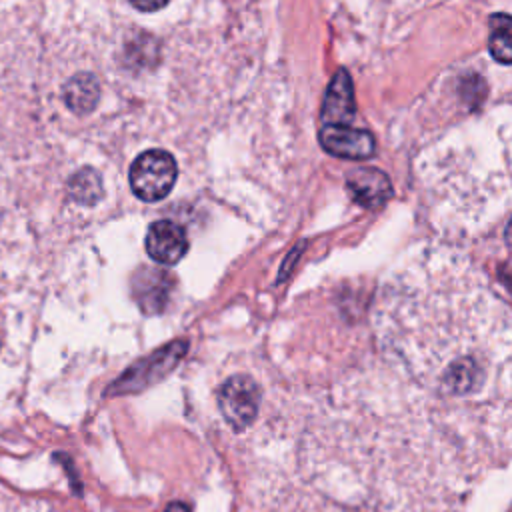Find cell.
<instances>
[{"mask_svg":"<svg viewBox=\"0 0 512 512\" xmlns=\"http://www.w3.org/2000/svg\"><path fill=\"white\" fill-rule=\"evenodd\" d=\"M178 176L176 160L166 150H146L138 154L128 170V182L136 198L158 202L170 194Z\"/></svg>","mask_w":512,"mask_h":512,"instance_id":"6da1fadb","label":"cell"},{"mask_svg":"<svg viewBox=\"0 0 512 512\" xmlns=\"http://www.w3.org/2000/svg\"><path fill=\"white\" fill-rule=\"evenodd\" d=\"M186 348H188L186 340H174V342L166 344L164 348L156 350L154 354L138 360L128 370H124L118 380H114L108 386L106 394H114V396L130 394V392H138L142 388L152 386L154 382L164 378L168 372H172V368L186 354Z\"/></svg>","mask_w":512,"mask_h":512,"instance_id":"7a4b0ae2","label":"cell"},{"mask_svg":"<svg viewBox=\"0 0 512 512\" xmlns=\"http://www.w3.org/2000/svg\"><path fill=\"white\" fill-rule=\"evenodd\" d=\"M260 398V386L250 376L234 374L218 390V408L226 424L232 430L242 432L258 416Z\"/></svg>","mask_w":512,"mask_h":512,"instance_id":"3957f363","label":"cell"},{"mask_svg":"<svg viewBox=\"0 0 512 512\" xmlns=\"http://www.w3.org/2000/svg\"><path fill=\"white\" fill-rule=\"evenodd\" d=\"M318 140L328 154L346 160H364L376 150L374 136L350 124H322Z\"/></svg>","mask_w":512,"mask_h":512,"instance_id":"277c9868","label":"cell"},{"mask_svg":"<svg viewBox=\"0 0 512 512\" xmlns=\"http://www.w3.org/2000/svg\"><path fill=\"white\" fill-rule=\"evenodd\" d=\"M174 278L156 266H140L132 276V296L142 312L158 314L166 308Z\"/></svg>","mask_w":512,"mask_h":512,"instance_id":"5b68a950","label":"cell"},{"mask_svg":"<svg viewBox=\"0 0 512 512\" xmlns=\"http://www.w3.org/2000/svg\"><path fill=\"white\" fill-rule=\"evenodd\" d=\"M144 246L154 262L172 266L188 252V236L180 224L172 220H156L148 228Z\"/></svg>","mask_w":512,"mask_h":512,"instance_id":"8992f818","label":"cell"},{"mask_svg":"<svg viewBox=\"0 0 512 512\" xmlns=\"http://www.w3.org/2000/svg\"><path fill=\"white\" fill-rule=\"evenodd\" d=\"M346 190L352 200L364 208H380L392 196L390 178L372 166L352 168L346 174Z\"/></svg>","mask_w":512,"mask_h":512,"instance_id":"52a82bcc","label":"cell"},{"mask_svg":"<svg viewBox=\"0 0 512 512\" xmlns=\"http://www.w3.org/2000/svg\"><path fill=\"white\" fill-rule=\"evenodd\" d=\"M356 114L354 86L346 70H338L326 90L322 104V124H350Z\"/></svg>","mask_w":512,"mask_h":512,"instance_id":"ba28073f","label":"cell"},{"mask_svg":"<svg viewBox=\"0 0 512 512\" xmlns=\"http://www.w3.org/2000/svg\"><path fill=\"white\" fill-rule=\"evenodd\" d=\"M62 98L74 114H88L96 108L100 98L98 80L88 72H80L64 84Z\"/></svg>","mask_w":512,"mask_h":512,"instance_id":"9c48e42d","label":"cell"},{"mask_svg":"<svg viewBox=\"0 0 512 512\" xmlns=\"http://www.w3.org/2000/svg\"><path fill=\"white\" fill-rule=\"evenodd\" d=\"M66 190L70 194V198H74L78 204L84 206H92L96 204L102 194H104V186H102V176L96 168L92 166H84L80 170H76L66 184Z\"/></svg>","mask_w":512,"mask_h":512,"instance_id":"30bf717a","label":"cell"},{"mask_svg":"<svg viewBox=\"0 0 512 512\" xmlns=\"http://www.w3.org/2000/svg\"><path fill=\"white\" fill-rule=\"evenodd\" d=\"M488 50L500 64H512V16L498 12L490 16Z\"/></svg>","mask_w":512,"mask_h":512,"instance_id":"8fae6325","label":"cell"},{"mask_svg":"<svg viewBox=\"0 0 512 512\" xmlns=\"http://www.w3.org/2000/svg\"><path fill=\"white\" fill-rule=\"evenodd\" d=\"M136 10H142V12H154V10H160L164 8L170 0H128Z\"/></svg>","mask_w":512,"mask_h":512,"instance_id":"7c38bea8","label":"cell"},{"mask_svg":"<svg viewBox=\"0 0 512 512\" xmlns=\"http://www.w3.org/2000/svg\"><path fill=\"white\" fill-rule=\"evenodd\" d=\"M164 512H190L188 506H184L182 502H172Z\"/></svg>","mask_w":512,"mask_h":512,"instance_id":"4fadbf2b","label":"cell"},{"mask_svg":"<svg viewBox=\"0 0 512 512\" xmlns=\"http://www.w3.org/2000/svg\"><path fill=\"white\" fill-rule=\"evenodd\" d=\"M504 238H506V244L512 248V220L508 222V226H506V232H504Z\"/></svg>","mask_w":512,"mask_h":512,"instance_id":"5bb4252c","label":"cell"}]
</instances>
